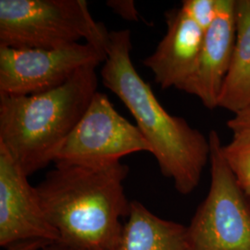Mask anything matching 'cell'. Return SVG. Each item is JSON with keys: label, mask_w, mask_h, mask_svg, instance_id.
<instances>
[{"label": "cell", "mask_w": 250, "mask_h": 250, "mask_svg": "<svg viewBox=\"0 0 250 250\" xmlns=\"http://www.w3.org/2000/svg\"><path fill=\"white\" fill-rule=\"evenodd\" d=\"M129 167L56 164L36 187L40 203L60 242L83 250H111L130 213L124 182Z\"/></svg>", "instance_id": "1"}, {"label": "cell", "mask_w": 250, "mask_h": 250, "mask_svg": "<svg viewBox=\"0 0 250 250\" xmlns=\"http://www.w3.org/2000/svg\"><path fill=\"white\" fill-rule=\"evenodd\" d=\"M131 50L129 30L109 33L102 82L134 117L135 125L151 146L161 173L172 180L180 194L188 195L199 185L209 161L208 136L161 106L150 85L135 70Z\"/></svg>", "instance_id": "2"}, {"label": "cell", "mask_w": 250, "mask_h": 250, "mask_svg": "<svg viewBox=\"0 0 250 250\" xmlns=\"http://www.w3.org/2000/svg\"><path fill=\"white\" fill-rule=\"evenodd\" d=\"M98 66L80 69L62 85L30 96L0 94V146L29 177L54 162L98 92Z\"/></svg>", "instance_id": "3"}, {"label": "cell", "mask_w": 250, "mask_h": 250, "mask_svg": "<svg viewBox=\"0 0 250 250\" xmlns=\"http://www.w3.org/2000/svg\"><path fill=\"white\" fill-rule=\"evenodd\" d=\"M81 39L107 52L109 33L85 0H0V46L55 49Z\"/></svg>", "instance_id": "4"}, {"label": "cell", "mask_w": 250, "mask_h": 250, "mask_svg": "<svg viewBox=\"0 0 250 250\" xmlns=\"http://www.w3.org/2000/svg\"><path fill=\"white\" fill-rule=\"evenodd\" d=\"M210 186L188 226L191 250H250V202L224 159L221 137L211 130Z\"/></svg>", "instance_id": "5"}, {"label": "cell", "mask_w": 250, "mask_h": 250, "mask_svg": "<svg viewBox=\"0 0 250 250\" xmlns=\"http://www.w3.org/2000/svg\"><path fill=\"white\" fill-rule=\"evenodd\" d=\"M138 152L152 153L138 127L122 116L106 94L97 92L54 163L104 166Z\"/></svg>", "instance_id": "6"}, {"label": "cell", "mask_w": 250, "mask_h": 250, "mask_svg": "<svg viewBox=\"0 0 250 250\" xmlns=\"http://www.w3.org/2000/svg\"><path fill=\"white\" fill-rule=\"evenodd\" d=\"M107 52L76 43L55 49L0 46V94L30 96L55 89L82 68L105 62Z\"/></svg>", "instance_id": "7"}, {"label": "cell", "mask_w": 250, "mask_h": 250, "mask_svg": "<svg viewBox=\"0 0 250 250\" xmlns=\"http://www.w3.org/2000/svg\"><path fill=\"white\" fill-rule=\"evenodd\" d=\"M27 239L56 243L60 235L47 220L26 173L0 146V246Z\"/></svg>", "instance_id": "8"}, {"label": "cell", "mask_w": 250, "mask_h": 250, "mask_svg": "<svg viewBox=\"0 0 250 250\" xmlns=\"http://www.w3.org/2000/svg\"><path fill=\"white\" fill-rule=\"evenodd\" d=\"M235 40V0H219L217 16L205 32L196 66L180 90L198 98L207 108H217L231 68Z\"/></svg>", "instance_id": "9"}, {"label": "cell", "mask_w": 250, "mask_h": 250, "mask_svg": "<svg viewBox=\"0 0 250 250\" xmlns=\"http://www.w3.org/2000/svg\"><path fill=\"white\" fill-rule=\"evenodd\" d=\"M167 31L155 51L144 60L162 89H181L193 72L205 32L181 9L166 13Z\"/></svg>", "instance_id": "10"}, {"label": "cell", "mask_w": 250, "mask_h": 250, "mask_svg": "<svg viewBox=\"0 0 250 250\" xmlns=\"http://www.w3.org/2000/svg\"><path fill=\"white\" fill-rule=\"evenodd\" d=\"M111 250H191L188 226L164 220L134 200L120 239Z\"/></svg>", "instance_id": "11"}, {"label": "cell", "mask_w": 250, "mask_h": 250, "mask_svg": "<svg viewBox=\"0 0 250 250\" xmlns=\"http://www.w3.org/2000/svg\"><path fill=\"white\" fill-rule=\"evenodd\" d=\"M236 40L218 107L236 114L250 107V0H235Z\"/></svg>", "instance_id": "12"}, {"label": "cell", "mask_w": 250, "mask_h": 250, "mask_svg": "<svg viewBox=\"0 0 250 250\" xmlns=\"http://www.w3.org/2000/svg\"><path fill=\"white\" fill-rule=\"evenodd\" d=\"M224 159L244 192L250 194V129L233 132L232 140L223 147Z\"/></svg>", "instance_id": "13"}, {"label": "cell", "mask_w": 250, "mask_h": 250, "mask_svg": "<svg viewBox=\"0 0 250 250\" xmlns=\"http://www.w3.org/2000/svg\"><path fill=\"white\" fill-rule=\"evenodd\" d=\"M219 0H185L183 9L189 18L206 32L214 22Z\"/></svg>", "instance_id": "14"}, {"label": "cell", "mask_w": 250, "mask_h": 250, "mask_svg": "<svg viewBox=\"0 0 250 250\" xmlns=\"http://www.w3.org/2000/svg\"><path fill=\"white\" fill-rule=\"evenodd\" d=\"M107 5L125 20L130 21H137L139 20L138 11L133 0H109Z\"/></svg>", "instance_id": "15"}, {"label": "cell", "mask_w": 250, "mask_h": 250, "mask_svg": "<svg viewBox=\"0 0 250 250\" xmlns=\"http://www.w3.org/2000/svg\"><path fill=\"white\" fill-rule=\"evenodd\" d=\"M50 244L52 243L43 239H27L14 242L6 247L5 250H44Z\"/></svg>", "instance_id": "16"}, {"label": "cell", "mask_w": 250, "mask_h": 250, "mask_svg": "<svg viewBox=\"0 0 250 250\" xmlns=\"http://www.w3.org/2000/svg\"><path fill=\"white\" fill-rule=\"evenodd\" d=\"M227 126L233 132L242 129H250V107L240 111L227 122Z\"/></svg>", "instance_id": "17"}, {"label": "cell", "mask_w": 250, "mask_h": 250, "mask_svg": "<svg viewBox=\"0 0 250 250\" xmlns=\"http://www.w3.org/2000/svg\"><path fill=\"white\" fill-rule=\"evenodd\" d=\"M44 250H83L80 249H76V248H72L70 246H67L65 244H62L61 242H56L52 243L50 245H48Z\"/></svg>", "instance_id": "18"}, {"label": "cell", "mask_w": 250, "mask_h": 250, "mask_svg": "<svg viewBox=\"0 0 250 250\" xmlns=\"http://www.w3.org/2000/svg\"><path fill=\"white\" fill-rule=\"evenodd\" d=\"M248 197H250V195H249V196H248Z\"/></svg>", "instance_id": "19"}]
</instances>
